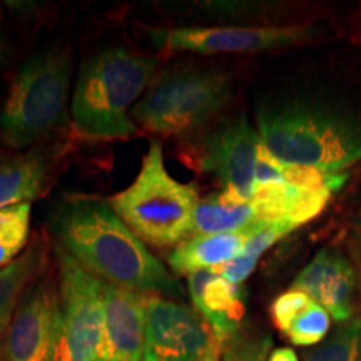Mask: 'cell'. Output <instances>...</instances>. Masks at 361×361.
Instances as JSON below:
<instances>
[{"label":"cell","mask_w":361,"mask_h":361,"mask_svg":"<svg viewBox=\"0 0 361 361\" xmlns=\"http://www.w3.org/2000/svg\"><path fill=\"white\" fill-rule=\"evenodd\" d=\"M305 361H361V316L340 323L328 340L305 355Z\"/></svg>","instance_id":"cell-21"},{"label":"cell","mask_w":361,"mask_h":361,"mask_svg":"<svg viewBox=\"0 0 361 361\" xmlns=\"http://www.w3.org/2000/svg\"><path fill=\"white\" fill-rule=\"evenodd\" d=\"M311 303H313V300H311L306 293L295 290V288L281 293V295L273 301V305H271L269 308L273 324L279 329V331L284 333L288 326L293 323V319H295L301 311L308 308Z\"/></svg>","instance_id":"cell-24"},{"label":"cell","mask_w":361,"mask_h":361,"mask_svg":"<svg viewBox=\"0 0 361 361\" xmlns=\"http://www.w3.org/2000/svg\"><path fill=\"white\" fill-rule=\"evenodd\" d=\"M311 25L276 27H180L156 29L151 39L168 52L194 54H256L291 47L314 37Z\"/></svg>","instance_id":"cell-8"},{"label":"cell","mask_w":361,"mask_h":361,"mask_svg":"<svg viewBox=\"0 0 361 361\" xmlns=\"http://www.w3.org/2000/svg\"><path fill=\"white\" fill-rule=\"evenodd\" d=\"M331 328V316L314 301L293 319L284 336L296 346H313L323 343Z\"/></svg>","instance_id":"cell-22"},{"label":"cell","mask_w":361,"mask_h":361,"mask_svg":"<svg viewBox=\"0 0 361 361\" xmlns=\"http://www.w3.org/2000/svg\"><path fill=\"white\" fill-rule=\"evenodd\" d=\"M263 223L256 219L251 202L229 192H214L197 202L192 219V236L247 233L251 236Z\"/></svg>","instance_id":"cell-17"},{"label":"cell","mask_w":361,"mask_h":361,"mask_svg":"<svg viewBox=\"0 0 361 361\" xmlns=\"http://www.w3.org/2000/svg\"><path fill=\"white\" fill-rule=\"evenodd\" d=\"M331 196L329 189L306 191L284 180H276L255 186L250 202L259 223H281L295 231L301 224L322 214Z\"/></svg>","instance_id":"cell-15"},{"label":"cell","mask_w":361,"mask_h":361,"mask_svg":"<svg viewBox=\"0 0 361 361\" xmlns=\"http://www.w3.org/2000/svg\"><path fill=\"white\" fill-rule=\"evenodd\" d=\"M61 250L104 283L141 295L183 296L168 268L147 250L109 201L75 196L54 219Z\"/></svg>","instance_id":"cell-1"},{"label":"cell","mask_w":361,"mask_h":361,"mask_svg":"<svg viewBox=\"0 0 361 361\" xmlns=\"http://www.w3.org/2000/svg\"><path fill=\"white\" fill-rule=\"evenodd\" d=\"M247 233L204 234L183 241L169 255V266L174 273L194 274L209 271L236 258L245 251Z\"/></svg>","instance_id":"cell-16"},{"label":"cell","mask_w":361,"mask_h":361,"mask_svg":"<svg viewBox=\"0 0 361 361\" xmlns=\"http://www.w3.org/2000/svg\"><path fill=\"white\" fill-rule=\"evenodd\" d=\"M61 300L52 283H40L19 305L2 345L0 361H56Z\"/></svg>","instance_id":"cell-10"},{"label":"cell","mask_w":361,"mask_h":361,"mask_svg":"<svg viewBox=\"0 0 361 361\" xmlns=\"http://www.w3.org/2000/svg\"><path fill=\"white\" fill-rule=\"evenodd\" d=\"M49 162L39 151L0 157V211L32 202L47 183Z\"/></svg>","instance_id":"cell-18"},{"label":"cell","mask_w":361,"mask_h":361,"mask_svg":"<svg viewBox=\"0 0 361 361\" xmlns=\"http://www.w3.org/2000/svg\"><path fill=\"white\" fill-rule=\"evenodd\" d=\"M293 231L291 228H288L286 224L281 223H273V224H263L261 228L256 229L255 233L247 238L246 246H245V255L252 256V258L258 259L264 251H268L274 243H278L279 239L286 236Z\"/></svg>","instance_id":"cell-25"},{"label":"cell","mask_w":361,"mask_h":361,"mask_svg":"<svg viewBox=\"0 0 361 361\" xmlns=\"http://www.w3.org/2000/svg\"><path fill=\"white\" fill-rule=\"evenodd\" d=\"M106 328L97 361H144L146 295L104 283Z\"/></svg>","instance_id":"cell-13"},{"label":"cell","mask_w":361,"mask_h":361,"mask_svg":"<svg viewBox=\"0 0 361 361\" xmlns=\"http://www.w3.org/2000/svg\"><path fill=\"white\" fill-rule=\"evenodd\" d=\"M71 78V59L59 49L37 54L22 66L0 114L7 146H32L64 123Z\"/></svg>","instance_id":"cell-5"},{"label":"cell","mask_w":361,"mask_h":361,"mask_svg":"<svg viewBox=\"0 0 361 361\" xmlns=\"http://www.w3.org/2000/svg\"><path fill=\"white\" fill-rule=\"evenodd\" d=\"M214 341L197 311L159 295H146L144 361H200Z\"/></svg>","instance_id":"cell-9"},{"label":"cell","mask_w":361,"mask_h":361,"mask_svg":"<svg viewBox=\"0 0 361 361\" xmlns=\"http://www.w3.org/2000/svg\"><path fill=\"white\" fill-rule=\"evenodd\" d=\"M156 57L111 47L94 56L80 71L72 123L82 137L126 139L137 133L129 109L151 82Z\"/></svg>","instance_id":"cell-3"},{"label":"cell","mask_w":361,"mask_h":361,"mask_svg":"<svg viewBox=\"0 0 361 361\" xmlns=\"http://www.w3.org/2000/svg\"><path fill=\"white\" fill-rule=\"evenodd\" d=\"M256 264H258V259L252 258V256H247L245 252L236 256V258L228 261V263L216 266V268L209 269L213 271L214 274H219L228 281H231L234 284H241L243 281H246L250 278V274L255 271Z\"/></svg>","instance_id":"cell-26"},{"label":"cell","mask_w":361,"mask_h":361,"mask_svg":"<svg viewBox=\"0 0 361 361\" xmlns=\"http://www.w3.org/2000/svg\"><path fill=\"white\" fill-rule=\"evenodd\" d=\"M324 308L336 323L355 318V293L358 290L356 271L340 252L322 250L298 274L293 286Z\"/></svg>","instance_id":"cell-12"},{"label":"cell","mask_w":361,"mask_h":361,"mask_svg":"<svg viewBox=\"0 0 361 361\" xmlns=\"http://www.w3.org/2000/svg\"><path fill=\"white\" fill-rule=\"evenodd\" d=\"M200 361H221V343L216 340L213 345L206 350V353L201 356Z\"/></svg>","instance_id":"cell-29"},{"label":"cell","mask_w":361,"mask_h":361,"mask_svg":"<svg viewBox=\"0 0 361 361\" xmlns=\"http://www.w3.org/2000/svg\"><path fill=\"white\" fill-rule=\"evenodd\" d=\"M109 202L142 241L174 246L192 234L200 197L194 184L179 183L168 173L161 142L152 141L133 184Z\"/></svg>","instance_id":"cell-4"},{"label":"cell","mask_w":361,"mask_h":361,"mask_svg":"<svg viewBox=\"0 0 361 361\" xmlns=\"http://www.w3.org/2000/svg\"><path fill=\"white\" fill-rule=\"evenodd\" d=\"M44 261L42 246L34 243L7 268L0 271V343L11 326L25 286L32 281Z\"/></svg>","instance_id":"cell-19"},{"label":"cell","mask_w":361,"mask_h":361,"mask_svg":"<svg viewBox=\"0 0 361 361\" xmlns=\"http://www.w3.org/2000/svg\"><path fill=\"white\" fill-rule=\"evenodd\" d=\"M2 59H4L2 57V49H0V64H2Z\"/></svg>","instance_id":"cell-30"},{"label":"cell","mask_w":361,"mask_h":361,"mask_svg":"<svg viewBox=\"0 0 361 361\" xmlns=\"http://www.w3.org/2000/svg\"><path fill=\"white\" fill-rule=\"evenodd\" d=\"M188 288L192 305L204 322L209 324L216 340L224 341L241 329L245 318V290L213 271L189 274Z\"/></svg>","instance_id":"cell-14"},{"label":"cell","mask_w":361,"mask_h":361,"mask_svg":"<svg viewBox=\"0 0 361 361\" xmlns=\"http://www.w3.org/2000/svg\"><path fill=\"white\" fill-rule=\"evenodd\" d=\"M61 338L56 361H97L106 328L104 281L72 256L57 251Z\"/></svg>","instance_id":"cell-7"},{"label":"cell","mask_w":361,"mask_h":361,"mask_svg":"<svg viewBox=\"0 0 361 361\" xmlns=\"http://www.w3.org/2000/svg\"><path fill=\"white\" fill-rule=\"evenodd\" d=\"M350 252H351V263L356 271V283H358V293L361 300V214L356 218L350 233Z\"/></svg>","instance_id":"cell-27"},{"label":"cell","mask_w":361,"mask_h":361,"mask_svg":"<svg viewBox=\"0 0 361 361\" xmlns=\"http://www.w3.org/2000/svg\"><path fill=\"white\" fill-rule=\"evenodd\" d=\"M264 151L284 166L338 174L361 161V121L313 101L268 104L258 112Z\"/></svg>","instance_id":"cell-2"},{"label":"cell","mask_w":361,"mask_h":361,"mask_svg":"<svg viewBox=\"0 0 361 361\" xmlns=\"http://www.w3.org/2000/svg\"><path fill=\"white\" fill-rule=\"evenodd\" d=\"M268 361H300V358H298L295 350L284 346V348H276L271 351Z\"/></svg>","instance_id":"cell-28"},{"label":"cell","mask_w":361,"mask_h":361,"mask_svg":"<svg viewBox=\"0 0 361 361\" xmlns=\"http://www.w3.org/2000/svg\"><path fill=\"white\" fill-rule=\"evenodd\" d=\"M259 135L245 114L216 128L206 139L201 168L214 174L224 191L243 201H251L259 157Z\"/></svg>","instance_id":"cell-11"},{"label":"cell","mask_w":361,"mask_h":361,"mask_svg":"<svg viewBox=\"0 0 361 361\" xmlns=\"http://www.w3.org/2000/svg\"><path fill=\"white\" fill-rule=\"evenodd\" d=\"M231 92V79L226 72L180 67L157 79L130 114L151 133L188 134L218 114Z\"/></svg>","instance_id":"cell-6"},{"label":"cell","mask_w":361,"mask_h":361,"mask_svg":"<svg viewBox=\"0 0 361 361\" xmlns=\"http://www.w3.org/2000/svg\"><path fill=\"white\" fill-rule=\"evenodd\" d=\"M273 341L266 333L241 328L221 346L223 361H266Z\"/></svg>","instance_id":"cell-23"},{"label":"cell","mask_w":361,"mask_h":361,"mask_svg":"<svg viewBox=\"0 0 361 361\" xmlns=\"http://www.w3.org/2000/svg\"><path fill=\"white\" fill-rule=\"evenodd\" d=\"M32 202H22L0 211V271L24 251L30 229Z\"/></svg>","instance_id":"cell-20"}]
</instances>
